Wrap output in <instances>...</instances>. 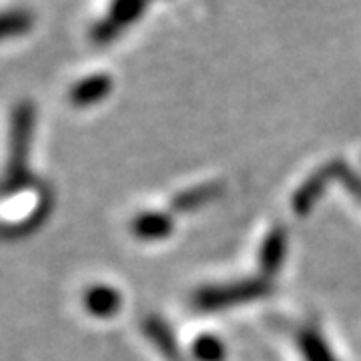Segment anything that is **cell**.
<instances>
[{
  "label": "cell",
  "mask_w": 361,
  "mask_h": 361,
  "mask_svg": "<svg viewBox=\"0 0 361 361\" xmlns=\"http://www.w3.org/2000/svg\"><path fill=\"white\" fill-rule=\"evenodd\" d=\"M267 291V285L259 281H249V283L227 285V287H213L207 289L197 297V305L201 310H219L227 305H237L241 301H249L255 297L263 295Z\"/></svg>",
  "instance_id": "3"
},
{
  "label": "cell",
  "mask_w": 361,
  "mask_h": 361,
  "mask_svg": "<svg viewBox=\"0 0 361 361\" xmlns=\"http://www.w3.org/2000/svg\"><path fill=\"white\" fill-rule=\"evenodd\" d=\"M215 193H217V189H215V187L195 189V191H189V193L180 195L179 199H177V203H175V207L180 209V211H185V209H193V207H199L201 203L209 201V199H211Z\"/></svg>",
  "instance_id": "11"
},
{
  "label": "cell",
  "mask_w": 361,
  "mask_h": 361,
  "mask_svg": "<svg viewBox=\"0 0 361 361\" xmlns=\"http://www.w3.org/2000/svg\"><path fill=\"white\" fill-rule=\"evenodd\" d=\"M195 355L201 361H223V355H225V349L221 345L219 339L215 337H199L195 341Z\"/></svg>",
  "instance_id": "10"
},
{
  "label": "cell",
  "mask_w": 361,
  "mask_h": 361,
  "mask_svg": "<svg viewBox=\"0 0 361 361\" xmlns=\"http://www.w3.org/2000/svg\"><path fill=\"white\" fill-rule=\"evenodd\" d=\"M35 25V14L26 8L4 11L0 13V39H8L16 35H25Z\"/></svg>",
  "instance_id": "6"
},
{
  "label": "cell",
  "mask_w": 361,
  "mask_h": 361,
  "mask_svg": "<svg viewBox=\"0 0 361 361\" xmlns=\"http://www.w3.org/2000/svg\"><path fill=\"white\" fill-rule=\"evenodd\" d=\"M35 109L30 103H20L13 116V139H11V175L20 177L26 173V157L32 137Z\"/></svg>",
  "instance_id": "1"
},
{
  "label": "cell",
  "mask_w": 361,
  "mask_h": 361,
  "mask_svg": "<svg viewBox=\"0 0 361 361\" xmlns=\"http://www.w3.org/2000/svg\"><path fill=\"white\" fill-rule=\"evenodd\" d=\"M82 303H85V310L89 311L90 315L94 317H111L115 315L123 299L116 293L113 287H106V285H97L89 291H85L82 297Z\"/></svg>",
  "instance_id": "5"
},
{
  "label": "cell",
  "mask_w": 361,
  "mask_h": 361,
  "mask_svg": "<svg viewBox=\"0 0 361 361\" xmlns=\"http://www.w3.org/2000/svg\"><path fill=\"white\" fill-rule=\"evenodd\" d=\"M285 231H273L269 235V239L265 241L263 251H261V263H263V269L267 273H275V271L281 267L285 257Z\"/></svg>",
  "instance_id": "8"
},
{
  "label": "cell",
  "mask_w": 361,
  "mask_h": 361,
  "mask_svg": "<svg viewBox=\"0 0 361 361\" xmlns=\"http://www.w3.org/2000/svg\"><path fill=\"white\" fill-rule=\"evenodd\" d=\"M355 191H357V193L361 195V185H355Z\"/></svg>",
  "instance_id": "12"
},
{
  "label": "cell",
  "mask_w": 361,
  "mask_h": 361,
  "mask_svg": "<svg viewBox=\"0 0 361 361\" xmlns=\"http://www.w3.org/2000/svg\"><path fill=\"white\" fill-rule=\"evenodd\" d=\"M171 231V219L161 213H145L133 221V233L141 239H161Z\"/></svg>",
  "instance_id": "7"
},
{
  "label": "cell",
  "mask_w": 361,
  "mask_h": 361,
  "mask_svg": "<svg viewBox=\"0 0 361 361\" xmlns=\"http://www.w3.org/2000/svg\"><path fill=\"white\" fill-rule=\"evenodd\" d=\"M147 2L149 0H113L109 16L92 28V39L97 42H109L115 39L125 26L141 16Z\"/></svg>",
  "instance_id": "2"
},
{
  "label": "cell",
  "mask_w": 361,
  "mask_h": 361,
  "mask_svg": "<svg viewBox=\"0 0 361 361\" xmlns=\"http://www.w3.org/2000/svg\"><path fill=\"white\" fill-rule=\"evenodd\" d=\"M299 343H301V351L307 361H336L317 331H310V329L301 331Z\"/></svg>",
  "instance_id": "9"
},
{
  "label": "cell",
  "mask_w": 361,
  "mask_h": 361,
  "mask_svg": "<svg viewBox=\"0 0 361 361\" xmlns=\"http://www.w3.org/2000/svg\"><path fill=\"white\" fill-rule=\"evenodd\" d=\"M111 89H113V78L109 75H92L77 82L71 90L68 99L75 106H90L109 97Z\"/></svg>",
  "instance_id": "4"
}]
</instances>
